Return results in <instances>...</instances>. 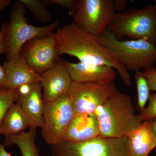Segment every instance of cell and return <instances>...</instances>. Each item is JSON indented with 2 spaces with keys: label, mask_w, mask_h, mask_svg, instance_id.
Returning <instances> with one entry per match:
<instances>
[{
  "label": "cell",
  "mask_w": 156,
  "mask_h": 156,
  "mask_svg": "<svg viewBox=\"0 0 156 156\" xmlns=\"http://www.w3.org/2000/svg\"><path fill=\"white\" fill-rule=\"evenodd\" d=\"M59 24V20H56L44 26L30 25L25 17V6L20 1L15 3L12 6L10 21L8 23L5 62L17 58L25 43L53 32Z\"/></svg>",
  "instance_id": "5"
},
{
  "label": "cell",
  "mask_w": 156,
  "mask_h": 156,
  "mask_svg": "<svg viewBox=\"0 0 156 156\" xmlns=\"http://www.w3.org/2000/svg\"><path fill=\"white\" fill-rule=\"evenodd\" d=\"M118 90L114 82L78 83L73 81L67 94L75 115L94 114L98 107Z\"/></svg>",
  "instance_id": "8"
},
{
  "label": "cell",
  "mask_w": 156,
  "mask_h": 156,
  "mask_svg": "<svg viewBox=\"0 0 156 156\" xmlns=\"http://www.w3.org/2000/svg\"><path fill=\"white\" fill-rule=\"evenodd\" d=\"M74 115L67 94L45 103L41 128V135L45 142L51 146L62 141L65 131Z\"/></svg>",
  "instance_id": "9"
},
{
  "label": "cell",
  "mask_w": 156,
  "mask_h": 156,
  "mask_svg": "<svg viewBox=\"0 0 156 156\" xmlns=\"http://www.w3.org/2000/svg\"><path fill=\"white\" fill-rule=\"evenodd\" d=\"M154 3L156 4V0H154Z\"/></svg>",
  "instance_id": "31"
},
{
  "label": "cell",
  "mask_w": 156,
  "mask_h": 156,
  "mask_svg": "<svg viewBox=\"0 0 156 156\" xmlns=\"http://www.w3.org/2000/svg\"><path fill=\"white\" fill-rule=\"evenodd\" d=\"M19 1L25 7L28 8L40 21L45 23H49L52 21L53 17L42 0H20Z\"/></svg>",
  "instance_id": "19"
},
{
  "label": "cell",
  "mask_w": 156,
  "mask_h": 156,
  "mask_svg": "<svg viewBox=\"0 0 156 156\" xmlns=\"http://www.w3.org/2000/svg\"><path fill=\"white\" fill-rule=\"evenodd\" d=\"M107 29L118 40H142L156 47V4L116 13Z\"/></svg>",
  "instance_id": "3"
},
{
  "label": "cell",
  "mask_w": 156,
  "mask_h": 156,
  "mask_svg": "<svg viewBox=\"0 0 156 156\" xmlns=\"http://www.w3.org/2000/svg\"><path fill=\"white\" fill-rule=\"evenodd\" d=\"M46 6L57 5L68 9L71 15L73 16L76 10L78 0H42Z\"/></svg>",
  "instance_id": "22"
},
{
  "label": "cell",
  "mask_w": 156,
  "mask_h": 156,
  "mask_svg": "<svg viewBox=\"0 0 156 156\" xmlns=\"http://www.w3.org/2000/svg\"><path fill=\"white\" fill-rule=\"evenodd\" d=\"M54 34L60 56L67 54L83 63L111 66L119 73L126 87L131 86L129 71L99 37L88 33L73 22L58 29Z\"/></svg>",
  "instance_id": "1"
},
{
  "label": "cell",
  "mask_w": 156,
  "mask_h": 156,
  "mask_svg": "<svg viewBox=\"0 0 156 156\" xmlns=\"http://www.w3.org/2000/svg\"><path fill=\"white\" fill-rule=\"evenodd\" d=\"M11 3V1L10 0H0V11H2L10 5Z\"/></svg>",
  "instance_id": "29"
},
{
  "label": "cell",
  "mask_w": 156,
  "mask_h": 156,
  "mask_svg": "<svg viewBox=\"0 0 156 156\" xmlns=\"http://www.w3.org/2000/svg\"><path fill=\"white\" fill-rule=\"evenodd\" d=\"M134 79L137 92V108L140 113L146 107L147 103L149 99L151 90L142 72H135Z\"/></svg>",
  "instance_id": "18"
},
{
  "label": "cell",
  "mask_w": 156,
  "mask_h": 156,
  "mask_svg": "<svg viewBox=\"0 0 156 156\" xmlns=\"http://www.w3.org/2000/svg\"><path fill=\"white\" fill-rule=\"evenodd\" d=\"M8 23H5L0 28V55L5 54L7 51L6 32Z\"/></svg>",
  "instance_id": "24"
},
{
  "label": "cell",
  "mask_w": 156,
  "mask_h": 156,
  "mask_svg": "<svg viewBox=\"0 0 156 156\" xmlns=\"http://www.w3.org/2000/svg\"><path fill=\"white\" fill-rule=\"evenodd\" d=\"M64 63L72 80L78 83H110L116 78L113 68L79 62L71 63L64 60Z\"/></svg>",
  "instance_id": "12"
},
{
  "label": "cell",
  "mask_w": 156,
  "mask_h": 156,
  "mask_svg": "<svg viewBox=\"0 0 156 156\" xmlns=\"http://www.w3.org/2000/svg\"><path fill=\"white\" fill-rule=\"evenodd\" d=\"M128 1L127 0H114L116 12L119 13L124 11L128 5Z\"/></svg>",
  "instance_id": "27"
},
{
  "label": "cell",
  "mask_w": 156,
  "mask_h": 156,
  "mask_svg": "<svg viewBox=\"0 0 156 156\" xmlns=\"http://www.w3.org/2000/svg\"><path fill=\"white\" fill-rule=\"evenodd\" d=\"M143 73L147 81L151 91L156 93V68L151 66L143 70Z\"/></svg>",
  "instance_id": "23"
},
{
  "label": "cell",
  "mask_w": 156,
  "mask_h": 156,
  "mask_svg": "<svg viewBox=\"0 0 156 156\" xmlns=\"http://www.w3.org/2000/svg\"><path fill=\"white\" fill-rule=\"evenodd\" d=\"M19 55L36 72L41 75L53 67L59 58L55 34L50 33L28 41Z\"/></svg>",
  "instance_id": "10"
},
{
  "label": "cell",
  "mask_w": 156,
  "mask_h": 156,
  "mask_svg": "<svg viewBox=\"0 0 156 156\" xmlns=\"http://www.w3.org/2000/svg\"><path fill=\"white\" fill-rule=\"evenodd\" d=\"M99 38L128 71H140L156 63V47L146 41L119 40L108 29Z\"/></svg>",
  "instance_id": "4"
},
{
  "label": "cell",
  "mask_w": 156,
  "mask_h": 156,
  "mask_svg": "<svg viewBox=\"0 0 156 156\" xmlns=\"http://www.w3.org/2000/svg\"><path fill=\"white\" fill-rule=\"evenodd\" d=\"M19 102L29 122L30 128H41L44 125L45 103L43 98V89L40 82L34 83L28 95L19 97Z\"/></svg>",
  "instance_id": "15"
},
{
  "label": "cell",
  "mask_w": 156,
  "mask_h": 156,
  "mask_svg": "<svg viewBox=\"0 0 156 156\" xmlns=\"http://www.w3.org/2000/svg\"><path fill=\"white\" fill-rule=\"evenodd\" d=\"M147 106L140 113L143 121H149L156 118V93L151 92Z\"/></svg>",
  "instance_id": "21"
},
{
  "label": "cell",
  "mask_w": 156,
  "mask_h": 156,
  "mask_svg": "<svg viewBox=\"0 0 156 156\" xmlns=\"http://www.w3.org/2000/svg\"><path fill=\"white\" fill-rule=\"evenodd\" d=\"M5 147L4 144L0 143V156H11L5 149Z\"/></svg>",
  "instance_id": "30"
},
{
  "label": "cell",
  "mask_w": 156,
  "mask_h": 156,
  "mask_svg": "<svg viewBox=\"0 0 156 156\" xmlns=\"http://www.w3.org/2000/svg\"><path fill=\"white\" fill-rule=\"evenodd\" d=\"M135 112L130 95L118 91L94 112L101 136L111 138L127 136L143 122L140 115L135 114Z\"/></svg>",
  "instance_id": "2"
},
{
  "label": "cell",
  "mask_w": 156,
  "mask_h": 156,
  "mask_svg": "<svg viewBox=\"0 0 156 156\" xmlns=\"http://www.w3.org/2000/svg\"><path fill=\"white\" fill-rule=\"evenodd\" d=\"M3 65L6 70L7 90L41 82V75L33 69L20 55L17 58L5 62Z\"/></svg>",
  "instance_id": "14"
},
{
  "label": "cell",
  "mask_w": 156,
  "mask_h": 156,
  "mask_svg": "<svg viewBox=\"0 0 156 156\" xmlns=\"http://www.w3.org/2000/svg\"><path fill=\"white\" fill-rule=\"evenodd\" d=\"M73 81L64 63L59 58L53 67L41 74V83L45 104L67 94Z\"/></svg>",
  "instance_id": "11"
},
{
  "label": "cell",
  "mask_w": 156,
  "mask_h": 156,
  "mask_svg": "<svg viewBox=\"0 0 156 156\" xmlns=\"http://www.w3.org/2000/svg\"><path fill=\"white\" fill-rule=\"evenodd\" d=\"M99 136V125L95 114L76 115L66 129L62 141L84 142Z\"/></svg>",
  "instance_id": "13"
},
{
  "label": "cell",
  "mask_w": 156,
  "mask_h": 156,
  "mask_svg": "<svg viewBox=\"0 0 156 156\" xmlns=\"http://www.w3.org/2000/svg\"><path fill=\"white\" fill-rule=\"evenodd\" d=\"M116 13L114 0H78L73 22L88 33L99 37Z\"/></svg>",
  "instance_id": "7"
},
{
  "label": "cell",
  "mask_w": 156,
  "mask_h": 156,
  "mask_svg": "<svg viewBox=\"0 0 156 156\" xmlns=\"http://www.w3.org/2000/svg\"><path fill=\"white\" fill-rule=\"evenodd\" d=\"M34 83L25 84L20 86L18 89H17L19 93V97H23V96L28 95L31 91Z\"/></svg>",
  "instance_id": "26"
},
{
  "label": "cell",
  "mask_w": 156,
  "mask_h": 156,
  "mask_svg": "<svg viewBox=\"0 0 156 156\" xmlns=\"http://www.w3.org/2000/svg\"><path fill=\"white\" fill-rule=\"evenodd\" d=\"M30 127L29 122L18 101L13 104L3 119L0 126V135L5 138L24 131Z\"/></svg>",
  "instance_id": "17"
},
{
  "label": "cell",
  "mask_w": 156,
  "mask_h": 156,
  "mask_svg": "<svg viewBox=\"0 0 156 156\" xmlns=\"http://www.w3.org/2000/svg\"><path fill=\"white\" fill-rule=\"evenodd\" d=\"M127 137L128 156H148L156 147L155 140L147 121H143Z\"/></svg>",
  "instance_id": "16"
},
{
  "label": "cell",
  "mask_w": 156,
  "mask_h": 156,
  "mask_svg": "<svg viewBox=\"0 0 156 156\" xmlns=\"http://www.w3.org/2000/svg\"><path fill=\"white\" fill-rule=\"evenodd\" d=\"M149 124L150 126L153 134L156 143V118L150 120V121H147Z\"/></svg>",
  "instance_id": "28"
},
{
  "label": "cell",
  "mask_w": 156,
  "mask_h": 156,
  "mask_svg": "<svg viewBox=\"0 0 156 156\" xmlns=\"http://www.w3.org/2000/svg\"><path fill=\"white\" fill-rule=\"evenodd\" d=\"M19 97L17 89L0 91V126L9 108Z\"/></svg>",
  "instance_id": "20"
},
{
  "label": "cell",
  "mask_w": 156,
  "mask_h": 156,
  "mask_svg": "<svg viewBox=\"0 0 156 156\" xmlns=\"http://www.w3.org/2000/svg\"><path fill=\"white\" fill-rule=\"evenodd\" d=\"M7 90V76L4 65H0V91Z\"/></svg>",
  "instance_id": "25"
},
{
  "label": "cell",
  "mask_w": 156,
  "mask_h": 156,
  "mask_svg": "<svg viewBox=\"0 0 156 156\" xmlns=\"http://www.w3.org/2000/svg\"><path fill=\"white\" fill-rule=\"evenodd\" d=\"M52 156H128V137H96L81 142H61L50 146Z\"/></svg>",
  "instance_id": "6"
}]
</instances>
